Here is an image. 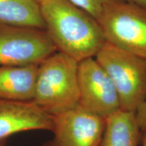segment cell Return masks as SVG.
Wrapping results in <instances>:
<instances>
[{"label": "cell", "instance_id": "cell-1", "mask_svg": "<svg viewBox=\"0 0 146 146\" xmlns=\"http://www.w3.org/2000/svg\"><path fill=\"white\" fill-rule=\"evenodd\" d=\"M45 31L58 52L78 62L95 58L106 43L98 21L69 0H40Z\"/></svg>", "mask_w": 146, "mask_h": 146}, {"label": "cell", "instance_id": "cell-2", "mask_svg": "<svg viewBox=\"0 0 146 146\" xmlns=\"http://www.w3.org/2000/svg\"><path fill=\"white\" fill-rule=\"evenodd\" d=\"M78 62L56 52L39 64L33 102L55 116L78 104Z\"/></svg>", "mask_w": 146, "mask_h": 146}, {"label": "cell", "instance_id": "cell-3", "mask_svg": "<svg viewBox=\"0 0 146 146\" xmlns=\"http://www.w3.org/2000/svg\"><path fill=\"white\" fill-rule=\"evenodd\" d=\"M94 58L114 83L120 110L135 112L146 98V60L106 41Z\"/></svg>", "mask_w": 146, "mask_h": 146}, {"label": "cell", "instance_id": "cell-4", "mask_svg": "<svg viewBox=\"0 0 146 146\" xmlns=\"http://www.w3.org/2000/svg\"><path fill=\"white\" fill-rule=\"evenodd\" d=\"M106 41L146 60V8L127 0L106 8L98 21Z\"/></svg>", "mask_w": 146, "mask_h": 146}, {"label": "cell", "instance_id": "cell-5", "mask_svg": "<svg viewBox=\"0 0 146 146\" xmlns=\"http://www.w3.org/2000/svg\"><path fill=\"white\" fill-rule=\"evenodd\" d=\"M56 52V45L43 29L0 28V66L39 65Z\"/></svg>", "mask_w": 146, "mask_h": 146}, {"label": "cell", "instance_id": "cell-6", "mask_svg": "<svg viewBox=\"0 0 146 146\" xmlns=\"http://www.w3.org/2000/svg\"><path fill=\"white\" fill-rule=\"evenodd\" d=\"M78 105L107 118L120 110L117 91L108 74L94 58L78 62Z\"/></svg>", "mask_w": 146, "mask_h": 146}, {"label": "cell", "instance_id": "cell-7", "mask_svg": "<svg viewBox=\"0 0 146 146\" xmlns=\"http://www.w3.org/2000/svg\"><path fill=\"white\" fill-rule=\"evenodd\" d=\"M106 118L77 105L54 116V146H98L104 133Z\"/></svg>", "mask_w": 146, "mask_h": 146}, {"label": "cell", "instance_id": "cell-8", "mask_svg": "<svg viewBox=\"0 0 146 146\" xmlns=\"http://www.w3.org/2000/svg\"><path fill=\"white\" fill-rule=\"evenodd\" d=\"M53 124L54 116L33 102L0 99V141L25 131H52Z\"/></svg>", "mask_w": 146, "mask_h": 146}, {"label": "cell", "instance_id": "cell-9", "mask_svg": "<svg viewBox=\"0 0 146 146\" xmlns=\"http://www.w3.org/2000/svg\"><path fill=\"white\" fill-rule=\"evenodd\" d=\"M38 67L0 66V99L32 102Z\"/></svg>", "mask_w": 146, "mask_h": 146}, {"label": "cell", "instance_id": "cell-10", "mask_svg": "<svg viewBox=\"0 0 146 146\" xmlns=\"http://www.w3.org/2000/svg\"><path fill=\"white\" fill-rule=\"evenodd\" d=\"M142 131L135 113L119 110L106 118V125L98 146H139Z\"/></svg>", "mask_w": 146, "mask_h": 146}, {"label": "cell", "instance_id": "cell-11", "mask_svg": "<svg viewBox=\"0 0 146 146\" xmlns=\"http://www.w3.org/2000/svg\"><path fill=\"white\" fill-rule=\"evenodd\" d=\"M5 27L45 30L39 2L35 0H0V28Z\"/></svg>", "mask_w": 146, "mask_h": 146}, {"label": "cell", "instance_id": "cell-12", "mask_svg": "<svg viewBox=\"0 0 146 146\" xmlns=\"http://www.w3.org/2000/svg\"><path fill=\"white\" fill-rule=\"evenodd\" d=\"M70 2L85 11L98 21L102 12L108 5L123 0H69Z\"/></svg>", "mask_w": 146, "mask_h": 146}, {"label": "cell", "instance_id": "cell-13", "mask_svg": "<svg viewBox=\"0 0 146 146\" xmlns=\"http://www.w3.org/2000/svg\"><path fill=\"white\" fill-rule=\"evenodd\" d=\"M135 116L142 132H146V98L137 109Z\"/></svg>", "mask_w": 146, "mask_h": 146}, {"label": "cell", "instance_id": "cell-14", "mask_svg": "<svg viewBox=\"0 0 146 146\" xmlns=\"http://www.w3.org/2000/svg\"><path fill=\"white\" fill-rule=\"evenodd\" d=\"M127 1L146 8V0H127Z\"/></svg>", "mask_w": 146, "mask_h": 146}, {"label": "cell", "instance_id": "cell-15", "mask_svg": "<svg viewBox=\"0 0 146 146\" xmlns=\"http://www.w3.org/2000/svg\"><path fill=\"white\" fill-rule=\"evenodd\" d=\"M140 146H146V132H142Z\"/></svg>", "mask_w": 146, "mask_h": 146}, {"label": "cell", "instance_id": "cell-16", "mask_svg": "<svg viewBox=\"0 0 146 146\" xmlns=\"http://www.w3.org/2000/svg\"><path fill=\"white\" fill-rule=\"evenodd\" d=\"M45 146H54V145H53L52 142H49V143H47V145H45Z\"/></svg>", "mask_w": 146, "mask_h": 146}, {"label": "cell", "instance_id": "cell-17", "mask_svg": "<svg viewBox=\"0 0 146 146\" xmlns=\"http://www.w3.org/2000/svg\"><path fill=\"white\" fill-rule=\"evenodd\" d=\"M35 1H38V2H39L40 0H35Z\"/></svg>", "mask_w": 146, "mask_h": 146}]
</instances>
